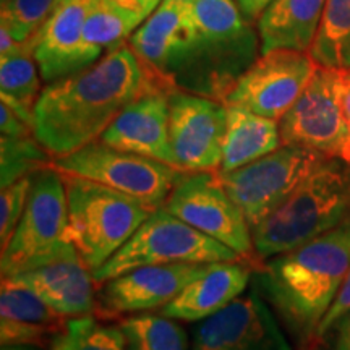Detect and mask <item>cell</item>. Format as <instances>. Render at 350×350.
I'll return each mask as SVG.
<instances>
[{
  "mask_svg": "<svg viewBox=\"0 0 350 350\" xmlns=\"http://www.w3.org/2000/svg\"><path fill=\"white\" fill-rule=\"evenodd\" d=\"M237 3V7L242 12V15L248 21H256L260 18V15L265 12V8L269 5L273 0H234Z\"/></svg>",
  "mask_w": 350,
  "mask_h": 350,
  "instance_id": "obj_36",
  "label": "cell"
},
{
  "mask_svg": "<svg viewBox=\"0 0 350 350\" xmlns=\"http://www.w3.org/2000/svg\"><path fill=\"white\" fill-rule=\"evenodd\" d=\"M190 350H292L273 308L253 287L198 323Z\"/></svg>",
  "mask_w": 350,
  "mask_h": 350,
  "instance_id": "obj_14",
  "label": "cell"
},
{
  "mask_svg": "<svg viewBox=\"0 0 350 350\" xmlns=\"http://www.w3.org/2000/svg\"><path fill=\"white\" fill-rule=\"evenodd\" d=\"M98 0H60L33 36V51L44 83L81 72L98 59L83 41V28Z\"/></svg>",
  "mask_w": 350,
  "mask_h": 350,
  "instance_id": "obj_16",
  "label": "cell"
},
{
  "mask_svg": "<svg viewBox=\"0 0 350 350\" xmlns=\"http://www.w3.org/2000/svg\"><path fill=\"white\" fill-rule=\"evenodd\" d=\"M154 90L165 88L125 42L42 88L34 106V137L52 159L72 154L98 142L129 104Z\"/></svg>",
  "mask_w": 350,
  "mask_h": 350,
  "instance_id": "obj_1",
  "label": "cell"
},
{
  "mask_svg": "<svg viewBox=\"0 0 350 350\" xmlns=\"http://www.w3.org/2000/svg\"><path fill=\"white\" fill-rule=\"evenodd\" d=\"M52 156L33 135L0 138V185L5 188L26 175L49 167Z\"/></svg>",
  "mask_w": 350,
  "mask_h": 350,
  "instance_id": "obj_28",
  "label": "cell"
},
{
  "mask_svg": "<svg viewBox=\"0 0 350 350\" xmlns=\"http://www.w3.org/2000/svg\"><path fill=\"white\" fill-rule=\"evenodd\" d=\"M342 70L319 67L295 104L279 120L282 144L340 159L347 143Z\"/></svg>",
  "mask_w": 350,
  "mask_h": 350,
  "instance_id": "obj_10",
  "label": "cell"
},
{
  "mask_svg": "<svg viewBox=\"0 0 350 350\" xmlns=\"http://www.w3.org/2000/svg\"><path fill=\"white\" fill-rule=\"evenodd\" d=\"M143 23L137 15L122 10L109 0H98L83 28V41L96 59L124 46Z\"/></svg>",
  "mask_w": 350,
  "mask_h": 350,
  "instance_id": "obj_25",
  "label": "cell"
},
{
  "mask_svg": "<svg viewBox=\"0 0 350 350\" xmlns=\"http://www.w3.org/2000/svg\"><path fill=\"white\" fill-rule=\"evenodd\" d=\"M342 109L345 124H347V143H345L344 154L340 161L350 164V72L344 73V83H342Z\"/></svg>",
  "mask_w": 350,
  "mask_h": 350,
  "instance_id": "obj_35",
  "label": "cell"
},
{
  "mask_svg": "<svg viewBox=\"0 0 350 350\" xmlns=\"http://www.w3.org/2000/svg\"><path fill=\"white\" fill-rule=\"evenodd\" d=\"M59 2L60 0H2L0 26L8 29L18 42L28 41L36 34Z\"/></svg>",
  "mask_w": 350,
  "mask_h": 350,
  "instance_id": "obj_29",
  "label": "cell"
},
{
  "mask_svg": "<svg viewBox=\"0 0 350 350\" xmlns=\"http://www.w3.org/2000/svg\"><path fill=\"white\" fill-rule=\"evenodd\" d=\"M282 146L279 122L227 106V133L219 172L242 167Z\"/></svg>",
  "mask_w": 350,
  "mask_h": 350,
  "instance_id": "obj_22",
  "label": "cell"
},
{
  "mask_svg": "<svg viewBox=\"0 0 350 350\" xmlns=\"http://www.w3.org/2000/svg\"><path fill=\"white\" fill-rule=\"evenodd\" d=\"M62 177L67 190V239L96 273L156 209L98 182L75 175Z\"/></svg>",
  "mask_w": 350,
  "mask_h": 350,
  "instance_id": "obj_5",
  "label": "cell"
},
{
  "mask_svg": "<svg viewBox=\"0 0 350 350\" xmlns=\"http://www.w3.org/2000/svg\"><path fill=\"white\" fill-rule=\"evenodd\" d=\"M51 350H126L120 326H103L91 317L68 318L51 342Z\"/></svg>",
  "mask_w": 350,
  "mask_h": 350,
  "instance_id": "obj_27",
  "label": "cell"
},
{
  "mask_svg": "<svg viewBox=\"0 0 350 350\" xmlns=\"http://www.w3.org/2000/svg\"><path fill=\"white\" fill-rule=\"evenodd\" d=\"M234 261L243 260L229 247L159 208L151 213L129 242L93 275L96 284H103L142 266Z\"/></svg>",
  "mask_w": 350,
  "mask_h": 350,
  "instance_id": "obj_7",
  "label": "cell"
},
{
  "mask_svg": "<svg viewBox=\"0 0 350 350\" xmlns=\"http://www.w3.org/2000/svg\"><path fill=\"white\" fill-rule=\"evenodd\" d=\"M126 350H188V338L177 319L165 314H135L120 321Z\"/></svg>",
  "mask_w": 350,
  "mask_h": 350,
  "instance_id": "obj_26",
  "label": "cell"
},
{
  "mask_svg": "<svg viewBox=\"0 0 350 350\" xmlns=\"http://www.w3.org/2000/svg\"><path fill=\"white\" fill-rule=\"evenodd\" d=\"M169 94L170 91L154 90L133 100L107 126L99 142L177 167L169 138Z\"/></svg>",
  "mask_w": 350,
  "mask_h": 350,
  "instance_id": "obj_17",
  "label": "cell"
},
{
  "mask_svg": "<svg viewBox=\"0 0 350 350\" xmlns=\"http://www.w3.org/2000/svg\"><path fill=\"white\" fill-rule=\"evenodd\" d=\"M51 167L98 182L154 209L163 208L177 183L190 174L151 157L116 150L99 139L72 154L54 157Z\"/></svg>",
  "mask_w": 350,
  "mask_h": 350,
  "instance_id": "obj_8",
  "label": "cell"
},
{
  "mask_svg": "<svg viewBox=\"0 0 350 350\" xmlns=\"http://www.w3.org/2000/svg\"><path fill=\"white\" fill-rule=\"evenodd\" d=\"M217 262H172L135 268L103 282L99 306L109 314L144 313L169 305Z\"/></svg>",
  "mask_w": 350,
  "mask_h": 350,
  "instance_id": "obj_15",
  "label": "cell"
},
{
  "mask_svg": "<svg viewBox=\"0 0 350 350\" xmlns=\"http://www.w3.org/2000/svg\"><path fill=\"white\" fill-rule=\"evenodd\" d=\"M350 266V216L326 234L261 261L253 284L287 329L306 345L334 304Z\"/></svg>",
  "mask_w": 350,
  "mask_h": 350,
  "instance_id": "obj_3",
  "label": "cell"
},
{
  "mask_svg": "<svg viewBox=\"0 0 350 350\" xmlns=\"http://www.w3.org/2000/svg\"><path fill=\"white\" fill-rule=\"evenodd\" d=\"M0 131L2 137H26L33 135V126L21 119L5 103H0Z\"/></svg>",
  "mask_w": 350,
  "mask_h": 350,
  "instance_id": "obj_32",
  "label": "cell"
},
{
  "mask_svg": "<svg viewBox=\"0 0 350 350\" xmlns=\"http://www.w3.org/2000/svg\"><path fill=\"white\" fill-rule=\"evenodd\" d=\"M313 350H319V349H313Z\"/></svg>",
  "mask_w": 350,
  "mask_h": 350,
  "instance_id": "obj_40",
  "label": "cell"
},
{
  "mask_svg": "<svg viewBox=\"0 0 350 350\" xmlns=\"http://www.w3.org/2000/svg\"><path fill=\"white\" fill-rule=\"evenodd\" d=\"M67 227L68 208L64 177L49 165L33 175L23 216L10 242L2 250V278H12L75 253L77 248L67 239Z\"/></svg>",
  "mask_w": 350,
  "mask_h": 350,
  "instance_id": "obj_6",
  "label": "cell"
},
{
  "mask_svg": "<svg viewBox=\"0 0 350 350\" xmlns=\"http://www.w3.org/2000/svg\"><path fill=\"white\" fill-rule=\"evenodd\" d=\"M2 350H36L31 345H2Z\"/></svg>",
  "mask_w": 350,
  "mask_h": 350,
  "instance_id": "obj_37",
  "label": "cell"
},
{
  "mask_svg": "<svg viewBox=\"0 0 350 350\" xmlns=\"http://www.w3.org/2000/svg\"><path fill=\"white\" fill-rule=\"evenodd\" d=\"M182 2H193V0H182Z\"/></svg>",
  "mask_w": 350,
  "mask_h": 350,
  "instance_id": "obj_39",
  "label": "cell"
},
{
  "mask_svg": "<svg viewBox=\"0 0 350 350\" xmlns=\"http://www.w3.org/2000/svg\"><path fill=\"white\" fill-rule=\"evenodd\" d=\"M326 159L319 152L282 144L250 164L217 172V177L253 229Z\"/></svg>",
  "mask_w": 350,
  "mask_h": 350,
  "instance_id": "obj_9",
  "label": "cell"
},
{
  "mask_svg": "<svg viewBox=\"0 0 350 350\" xmlns=\"http://www.w3.org/2000/svg\"><path fill=\"white\" fill-rule=\"evenodd\" d=\"M313 349H314V345H312V342L304 345V350H313Z\"/></svg>",
  "mask_w": 350,
  "mask_h": 350,
  "instance_id": "obj_38",
  "label": "cell"
},
{
  "mask_svg": "<svg viewBox=\"0 0 350 350\" xmlns=\"http://www.w3.org/2000/svg\"><path fill=\"white\" fill-rule=\"evenodd\" d=\"M326 336H329L327 350H350V312L340 317Z\"/></svg>",
  "mask_w": 350,
  "mask_h": 350,
  "instance_id": "obj_33",
  "label": "cell"
},
{
  "mask_svg": "<svg viewBox=\"0 0 350 350\" xmlns=\"http://www.w3.org/2000/svg\"><path fill=\"white\" fill-rule=\"evenodd\" d=\"M62 317L39 297L10 278L0 287V342L44 347L62 329Z\"/></svg>",
  "mask_w": 350,
  "mask_h": 350,
  "instance_id": "obj_19",
  "label": "cell"
},
{
  "mask_svg": "<svg viewBox=\"0 0 350 350\" xmlns=\"http://www.w3.org/2000/svg\"><path fill=\"white\" fill-rule=\"evenodd\" d=\"M109 2L120 7L122 10L131 13V15H137L138 18L144 21L161 5L163 0H109Z\"/></svg>",
  "mask_w": 350,
  "mask_h": 350,
  "instance_id": "obj_34",
  "label": "cell"
},
{
  "mask_svg": "<svg viewBox=\"0 0 350 350\" xmlns=\"http://www.w3.org/2000/svg\"><path fill=\"white\" fill-rule=\"evenodd\" d=\"M226 133L224 103L185 91H170L169 138L178 169L183 172H219Z\"/></svg>",
  "mask_w": 350,
  "mask_h": 350,
  "instance_id": "obj_13",
  "label": "cell"
},
{
  "mask_svg": "<svg viewBox=\"0 0 350 350\" xmlns=\"http://www.w3.org/2000/svg\"><path fill=\"white\" fill-rule=\"evenodd\" d=\"M165 211L234 250L255 260L252 227L219 180L217 172H190L177 183L163 206Z\"/></svg>",
  "mask_w": 350,
  "mask_h": 350,
  "instance_id": "obj_11",
  "label": "cell"
},
{
  "mask_svg": "<svg viewBox=\"0 0 350 350\" xmlns=\"http://www.w3.org/2000/svg\"><path fill=\"white\" fill-rule=\"evenodd\" d=\"M310 55L319 67L350 72V0H327Z\"/></svg>",
  "mask_w": 350,
  "mask_h": 350,
  "instance_id": "obj_24",
  "label": "cell"
},
{
  "mask_svg": "<svg viewBox=\"0 0 350 350\" xmlns=\"http://www.w3.org/2000/svg\"><path fill=\"white\" fill-rule=\"evenodd\" d=\"M350 216V169L327 159L252 229L256 261L269 260L326 234Z\"/></svg>",
  "mask_w": 350,
  "mask_h": 350,
  "instance_id": "obj_4",
  "label": "cell"
},
{
  "mask_svg": "<svg viewBox=\"0 0 350 350\" xmlns=\"http://www.w3.org/2000/svg\"><path fill=\"white\" fill-rule=\"evenodd\" d=\"M41 72L34 59L33 38L10 54L0 55V100L33 126L34 106L41 96Z\"/></svg>",
  "mask_w": 350,
  "mask_h": 350,
  "instance_id": "obj_23",
  "label": "cell"
},
{
  "mask_svg": "<svg viewBox=\"0 0 350 350\" xmlns=\"http://www.w3.org/2000/svg\"><path fill=\"white\" fill-rule=\"evenodd\" d=\"M260 55L258 31L234 0H193L177 26L159 81L169 91L224 103Z\"/></svg>",
  "mask_w": 350,
  "mask_h": 350,
  "instance_id": "obj_2",
  "label": "cell"
},
{
  "mask_svg": "<svg viewBox=\"0 0 350 350\" xmlns=\"http://www.w3.org/2000/svg\"><path fill=\"white\" fill-rule=\"evenodd\" d=\"M317 68L310 52H266L239 78L224 104L279 122L304 93Z\"/></svg>",
  "mask_w": 350,
  "mask_h": 350,
  "instance_id": "obj_12",
  "label": "cell"
},
{
  "mask_svg": "<svg viewBox=\"0 0 350 350\" xmlns=\"http://www.w3.org/2000/svg\"><path fill=\"white\" fill-rule=\"evenodd\" d=\"M347 312H350V266L347 275H345V281L342 284V287H340L338 297H336L334 304H332L329 312H327L325 319L321 321V325H319L317 339L325 338L327 331L331 329V326Z\"/></svg>",
  "mask_w": 350,
  "mask_h": 350,
  "instance_id": "obj_31",
  "label": "cell"
},
{
  "mask_svg": "<svg viewBox=\"0 0 350 350\" xmlns=\"http://www.w3.org/2000/svg\"><path fill=\"white\" fill-rule=\"evenodd\" d=\"M252 279V269L243 261L217 262L213 269L188 284L161 313L177 321L200 323L239 299Z\"/></svg>",
  "mask_w": 350,
  "mask_h": 350,
  "instance_id": "obj_20",
  "label": "cell"
},
{
  "mask_svg": "<svg viewBox=\"0 0 350 350\" xmlns=\"http://www.w3.org/2000/svg\"><path fill=\"white\" fill-rule=\"evenodd\" d=\"M33 175H26L20 180L13 182L12 185L2 188V193H0V247L2 250L10 242L13 232L16 230L20 219L23 216L29 191H31Z\"/></svg>",
  "mask_w": 350,
  "mask_h": 350,
  "instance_id": "obj_30",
  "label": "cell"
},
{
  "mask_svg": "<svg viewBox=\"0 0 350 350\" xmlns=\"http://www.w3.org/2000/svg\"><path fill=\"white\" fill-rule=\"evenodd\" d=\"M62 318L90 317L98 306L94 275L78 252L12 275Z\"/></svg>",
  "mask_w": 350,
  "mask_h": 350,
  "instance_id": "obj_18",
  "label": "cell"
},
{
  "mask_svg": "<svg viewBox=\"0 0 350 350\" xmlns=\"http://www.w3.org/2000/svg\"><path fill=\"white\" fill-rule=\"evenodd\" d=\"M327 0H273L260 18L256 31L261 54L278 49L310 52Z\"/></svg>",
  "mask_w": 350,
  "mask_h": 350,
  "instance_id": "obj_21",
  "label": "cell"
}]
</instances>
